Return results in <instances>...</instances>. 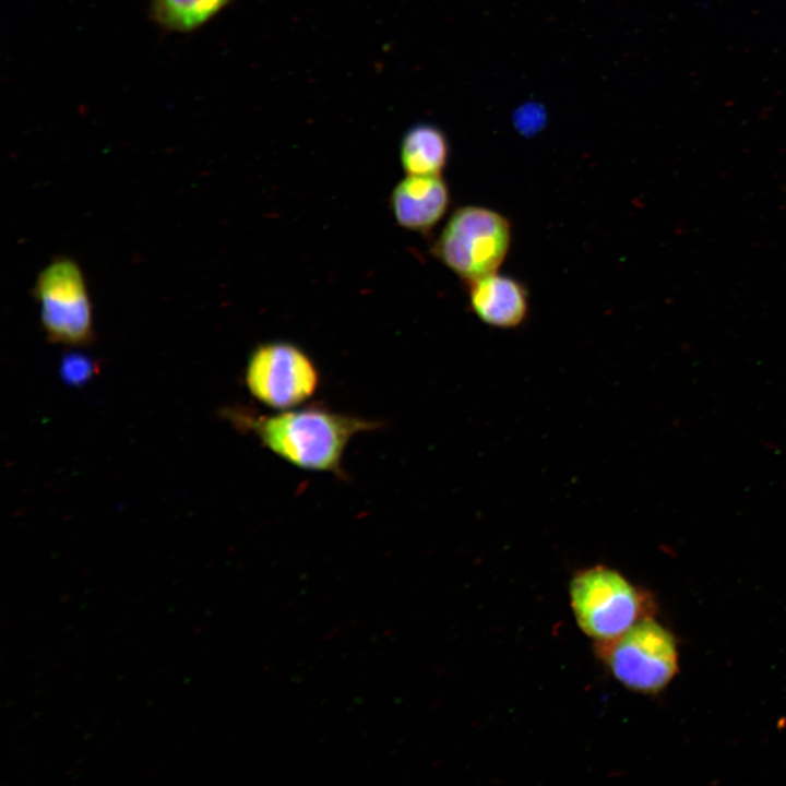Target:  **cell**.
I'll return each instance as SVG.
<instances>
[{"mask_svg":"<svg viewBox=\"0 0 786 786\" xmlns=\"http://www.w3.org/2000/svg\"><path fill=\"white\" fill-rule=\"evenodd\" d=\"M261 444L305 471L343 475L342 458L350 439L379 424L323 406L241 416Z\"/></svg>","mask_w":786,"mask_h":786,"instance_id":"6da1fadb","label":"cell"},{"mask_svg":"<svg viewBox=\"0 0 786 786\" xmlns=\"http://www.w3.org/2000/svg\"><path fill=\"white\" fill-rule=\"evenodd\" d=\"M511 243V225L500 213L477 205L458 207L449 218L433 252L471 283L496 273Z\"/></svg>","mask_w":786,"mask_h":786,"instance_id":"7a4b0ae2","label":"cell"},{"mask_svg":"<svg viewBox=\"0 0 786 786\" xmlns=\"http://www.w3.org/2000/svg\"><path fill=\"white\" fill-rule=\"evenodd\" d=\"M569 593L580 629L597 642L615 639L647 617L639 590L620 572L603 564L579 571Z\"/></svg>","mask_w":786,"mask_h":786,"instance_id":"3957f363","label":"cell"},{"mask_svg":"<svg viewBox=\"0 0 786 786\" xmlns=\"http://www.w3.org/2000/svg\"><path fill=\"white\" fill-rule=\"evenodd\" d=\"M597 652L619 682L642 693L660 691L678 670L672 634L648 617L615 639L597 642Z\"/></svg>","mask_w":786,"mask_h":786,"instance_id":"277c9868","label":"cell"},{"mask_svg":"<svg viewBox=\"0 0 786 786\" xmlns=\"http://www.w3.org/2000/svg\"><path fill=\"white\" fill-rule=\"evenodd\" d=\"M245 380L257 401L275 410H286L313 396L320 373L312 358L298 345L271 341L251 352Z\"/></svg>","mask_w":786,"mask_h":786,"instance_id":"5b68a950","label":"cell"},{"mask_svg":"<svg viewBox=\"0 0 786 786\" xmlns=\"http://www.w3.org/2000/svg\"><path fill=\"white\" fill-rule=\"evenodd\" d=\"M44 330L52 342L83 345L93 336L92 303L84 275L73 260L47 264L35 283Z\"/></svg>","mask_w":786,"mask_h":786,"instance_id":"8992f818","label":"cell"},{"mask_svg":"<svg viewBox=\"0 0 786 786\" xmlns=\"http://www.w3.org/2000/svg\"><path fill=\"white\" fill-rule=\"evenodd\" d=\"M390 204L400 226L427 233L445 214L450 192L440 175H406L393 189Z\"/></svg>","mask_w":786,"mask_h":786,"instance_id":"52a82bcc","label":"cell"},{"mask_svg":"<svg viewBox=\"0 0 786 786\" xmlns=\"http://www.w3.org/2000/svg\"><path fill=\"white\" fill-rule=\"evenodd\" d=\"M468 284L472 309L481 322L511 329L526 318L527 294L517 281L492 273Z\"/></svg>","mask_w":786,"mask_h":786,"instance_id":"ba28073f","label":"cell"},{"mask_svg":"<svg viewBox=\"0 0 786 786\" xmlns=\"http://www.w3.org/2000/svg\"><path fill=\"white\" fill-rule=\"evenodd\" d=\"M400 156L407 175H441L449 157L448 140L432 124H416L404 134Z\"/></svg>","mask_w":786,"mask_h":786,"instance_id":"9c48e42d","label":"cell"},{"mask_svg":"<svg viewBox=\"0 0 786 786\" xmlns=\"http://www.w3.org/2000/svg\"><path fill=\"white\" fill-rule=\"evenodd\" d=\"M231 0H151V16L163 28L194 31L224 9Z\"/></svg>","mask_w":786,"mask_h":786,"instance_id":"30bf717a","label":"cell"},{"mask_svg":"<svg viewBox=\"0 0 786 786\" xmlns=\"http://www.w3.org/2000/svg\"><path fill=\"white\" fill-rule=\"evenodd\" d=\"M94 372V364L86 356L70 354L62 361V374L70 382H82Z\"/></svg>","mask_w":786,"mask_h":786,"instance_id":"8fae6325","label":"cell"}]
</instances>
